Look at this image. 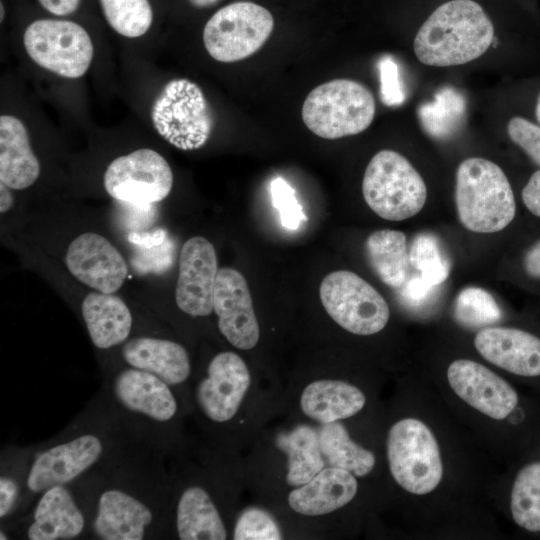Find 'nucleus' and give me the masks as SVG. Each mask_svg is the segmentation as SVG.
I'll use <instances>...</instances> for the list:
<instances>
[{"instance_id": "obj_1", "label": "nucleus", "mask_w": 540, "mask_h": 540, "mask_svg": "<svg viewBox=\"0 0 540 540\" xmlns=\"http://www.w3.org/2000/svg\"><path fill=\"white\" fill-rule=\"evenodd\" d=\"M158 452L126 435L106 460L76 485L88 535L100 540L155 539L161 525Z\"/></svg>"}, {"instance_id": "obj_2", "label": "nucleus", "mask_w": 540, "mask_h": 540, "mask_svg": "<svg viewBox=\"0 0 540 540\" xmlns=\"http://www.w3.org/2000/svg\"><path fill=\"white\" fill-rule=\"evenodd\" d=\"M126 437L108 398L93 404L67 430L27 453L21 509L46 489L78 481L102 464Z\"/></svg>"}, {"instance_id": "obj_3", "label": "nucleus", "mask_w": 540, "mask_h": 540, "mask_svg": "<svg viewBox=\"0 0 540 540\" xmlns=\"http://www.w3.org/2000/svg\"><path fill=\"white\" fill-rule=\"evenodd\" d=\"M493 39L494 26L480 4L451 0L435 9L422 24L413 48L421 63L448 67L479 58Z\"/></svg>"}, {"instance_id": "obj_4", "label": "nucleus", "mask_w": 540, "mask_h": 540, "mask_svg": "<svg viewBox=\"0 0 540 540\" xmlns=\"http://www.w3.org/2000/svg\"><path fill=\"white\" fill-rule=\"evenodd\" d=\"M106 387L105 394L124 432L159 452L162 433L178 412L172 387L130 366L117 371Z\"/></svg>"}, {"instance_id": "obj_5", "label": "nucleus", "mask_w": 540, "mask_h": 540, "mask_svg": "<svg viewBox=\"0 0 540 540\" xmlns=\"http://www.w3.org/2000/svg\"><path fill=\"white\" fill-rule=\"evenodd\" d=\"M455 202L459 220L476 233H495L514 219L516 202L509 180L494 162L467 158L456 172Z\"/></svg>"}, {"instance_id": "obj_6", "label": "nucleus", "mask_w": 540, "mask_h": 540, "mask_svg": "<svg viewBox=\"0 0 540 540\" xmlns=\"http://www.w3.org/2000/svg\"><path fill=\"white\" fill-rule=\"evenodd\" d=\"M375 100L363 84L334 79L315 87L302 106V120L315 135L338 139L366 130L375 116Z\"/></svg>"}, {"instance_id": "obj_7", "label": "nucleus", "mask_w": 540, "mask_h": 540, "mask_svg": "<svg viewBox=\"0 0 540 540\" xmlns=\"http://www.w3.org/2000/svg\"><path fill=\"white\" fill-rule=\"evenodd\" d=\"M365 202L379 217L402 221L425 205L427 188L414 166L400 153L384 149L369 161L362 181Z\"/></svg>"}, {"instance_id": "obj_8", "label": "nucleus", "mask_w": 540, "mask_h": 540, "mask_svg": "<svg viewBox=\"0 0 540 540\" xmlns=\"http://www.w3.org/2000/svg\"><path fill=\"white\" fill-rule=\"evenodd\" d=\"M151 120L163 139L184 151L205 145L214 123L203 91L185 78L173 79L162 88L151 107Z\"/></svg>"}, {"instance_id": "obj_9", "label": "nucleus", "mask_w": 540, "mask_h": 540, "mask_svg": "<svg viewBox=\"0 0 540 540\" xmlns=\"http://www.w3.org/2000/svg\"><path fill=\"white\" fill-rule=\"evenodd\" d=\"M387 457L395 481L412 494H427L441 481L443 465L438 443L418 419L405 418L390 428Z\"/></svg>"}, {"instance_id": "obj_10", "label": "nucleus", "mask_w": 540, "mask_h": 540, "mask_svg": "<svg viewBox=\"0 0 540 540\" xmlns=\"http://www.w3.org/2000/svg\"><path fill=\"white\" fill-rule=\"evenodd\" d=\"M23 45L34 63L64 78L82 77L89 69L94 47L88 32L68 20L39 19L27 26Z\"/></svg>"}, {"instance_id": "obj_11", "label": "nucleus", "mask_w": 540, "mask_h": 540, "mask_svg": "<svg viewBox=\"0 0 540 540\" xmlns=\"http://www.w3.org/2000/svg\"><path fill=\"white\" fill-rule=\"evenodd\" d=\"M274 28L272 14L253 2H235L218 10L205 24L203 43L218 62L232 63L257 52Z\"/></svg>"}, {"instance_id": "obj_12", "label": "nucleus", "mask_w": 540, "mask_h": 540, "mask_svg": "<svg viewBox=\"0 0 540 540\" xmlns=\"http://www.w3.org/2000/svg\"><path fill=\"white\" fill-rule=\"evenodd\" d=\"M319 295L328 315L353 334L372 335L388 323L390 310L385 299L351 271L338 270L326 275Z\"/></svg>"}, {"instance_id": "obj_13", "label": "nucleus", "mask_w": 540, "mask_h": 540, "mask_svg": "<svg viewBox=\"0 0 540 540\" xmlns=\"http://www.w3.org/2000/svg\"><path fill=\"white\" fill-rule=\"evenodd\" d=\"M172 185L170 165L161 154L149 148L114 159L104 174L106 192L116 200L133 205L162 201Z\"/></svg>"}, {"instance_id": "obj_14", "label": "nucleus", "mask_w": 540, "mask_h": 540, "mask_svg": "<svg viewBox=\"0 0 540 540\" xmlns=\"http://www.w3.org/2000/svg\"><path fill=\"white\" fill-rule=\"evenodd\" d=\"M89 520L84 500L75 485H56L43 491L24 521L29 540H72L88 535Z\"/></svg>"}, {"instance_id": "obj_15", "label": "nucleus", "mask_w": 540, "mask_h": 540, "mask_svg": "<svg viewBox=\"0 0 540 540\" xmlns=\"http://www.w3.org/2000/svg\"><path fill=\"white\" fill-rule=\"evenodd\" d=\"M249 385L250 374L242 358L233 352H220L211 359L206 376L196 386V403L209 420L227 422L238 411Z\"/></svg>"}, {"instance_id": "obj_16", "label": "nucleus", "mask_w": 540, "mask_h": 540, "mask_svg": "<svg viewBox=\"0 0 540 540\" xmlns=\"http://www.w3.org/2000/svg\"><path fill=\"white\" fill-rule=\"evenodd\" d=\"M213 311L218 317L219 331L230 344L242 350L257 344L259 325L247 281L239 271L229 267L218 270Z\"/></svg>"}, {"instance_id": "obj_17", "label": "nucleus", "mask_w": 540, "mask_h": 540, "mask_svg": "<svg viewBox=\"0 0 540 540\" xmlns=\"http://www.w3.org/2000/svg\"><path fill=\"white\" fill-rule=\"evenodd\" d=\"M214 246L204 237L188 239L182 246L175 290L178 308L191 316L213 311V294L218 273Z\"/></svg>"}, {"instance_id": "obj_18", "label": "nucleus", "mask_w": 540, "mask_h": 540, "mask_svg": "<svg viewBox=\"0 0 540 540\" xmlns=\"http://www.w3.org/2000/svg\"><path fill=\"white\" fill-rule=\"evenodd\" d=\"M447 378L463 401L490 418H506L518 403V395L508 382L475 361H453L448 367Z\"/></svg>"}, {"instance_id": "obj_19", "label": "nucleus", "mask_w": 540, "mask_h": 540, "mask_svg": "<svg viewBox=\"0 0 540 540\" xmlns=\"http://www.w3.org/2000/svg\"><path fill=\"white\" fill-rule=\"evenodd\" d=\"M65 263L69 272L83 284L102 293H115L128 273L119 251L103 236L87 232L68 246Z\"/></svg>"}, {"instance_id": "obj_20", "label": "nucleus", "mask_w": 540, "mask_h": 540, "mask_svg": "<svg viewBox=\"0 0 540 540\" xmlns=\"http://www.w3.org/2000/svg\"><path fill=\"white\" fill-rule=\"evenodd\" d=\"M480 355L490 363L516 375H540V339L523 330L487 327L474 339Z\"/></svg>"}, {"instance_id": "obj_21", "label": "nucleus", "mask_w": 540, "mask_h": 540, "mask_svg": "<svg viewBox=\"0 0 540 540\" xmlns=\"http://www.w3.org/2000/svg\"><path fill=\"white\" fill-rule=\"evenodd\" d=\"M121 356L128 366L151 373L171 387L184 383L191 372L186 349L168 339L132 337L123 343Z\"/></svg>"}, {"instance_id": "obj_22", "label": "nucleus", "mask_w": 540, "mask_h": 540, "mask_svg": "<svg viewBox=\"0 0 540 540\" xmlns=\"http://www.w3.org/2000/svg\"><path fill=\"white\" fill-rule=\"evenodd\" d=\"M357 487L351 472L336 467L323 468L309 482L292 490L288 503L300 514L323 515L348 504L356 495Z\"/></svg>"}, {"instance_id": "obj_23", "label": "nucleus", "mask_w": 540, "mask_h": 540, "mask_svg": "<svg viewBox=\"0 0 540 540\" xmlns=\"http://www.w3.org/2000/svg\"><path fill=\"white\" fill-rule=\"evenodd\" d=\"M40 174L28 131L12 115L0 117V182L11 189L23 190L33 185Z\"/></svg>"}, {"instance_id": "obj_24", "label": "nucleus", "mask_w": 540, "mask_h": 540, "mask_svg": "<svg viewBox=\"0 0 540 540\" xmlns=\"http://www.w3.org/2000/svg\"><path fill=\"white\" fill-rule=\"evenodd\" d=\"M81 311L95 347L109 349L128 340L133 318L120 297L112 293L92 292L84 298Z\"/></svg>"}, {"instance_id": "obj_25", "label": "nucleus", "mask_w": 540, "mask_h": 540, "mask_svg": "<svg viewBox=\"0 0 540 540\" xmlns=\"http://www.w3.org/2000/svg\"><path fill=\"white\" fill-rule=\"evenodd\" d=\"M175 529L181 540L227 538L220 512L211 495L201 486H189L180 493L175 509Z\"/></svg>"}, {"instance_id": "obj_26", "label": "nucleus", "mask_w": 540, "mask_h": 540, "mask_svg": "<svg viewBox=\"0 0 540 540\" xmlns=\"http://www.w3.org/2000/svg\"><path fill=\"white\" fill-rule=\"evenodd\" d=\"M365 404L360 389L347 382L319 380L304 389L300 405L304 414L325 424L351 417Z\"/></svg>"}, {"instance_id": "obj_27", "label": "nucleus", "mask_w": 540, "mask_h": 540, "mask_svg": "<svg viewBox=\"0 0 540 540\" xmlns=\"http://www.w3.org/2000/svg\"><path fill=\"white\" fill-rule=\"evenodd\" d=\"M276 444L288 458L286 481L289 485L301 486L324 468L318 431L313 427L302 424L288 433H280Z\"/></svg>"}, {"instance_id": "obj_28", "label": "nucleus", "mask_w": 540, "mask_h": 540, "mask_svg": "<svg viewBox=\"0 0 540 540\" xmlns=\"http://www.w3.org/2000/svg\"><path fill=\"white\" fill-rule=\"evenodd\" d=\"M365 248L379 279L399 289L408 279L410 264L405 234L397 230H377L367 237Z\"/></svg>"}, {"instance_id": "obj_29", "label": "nucleus", "mask_w": 540, "mask_h": 540, "mask_svg": "<svg viewBox=\"0 0 540 540\" xmlns=\"http://www.w3.org/2000/svg\"><path fill=\"white\" fill-rule=\"evenodd\" d=\"M318 435L321 453L330 467L347 470L358 477L373 469L374 454L353 442L338 421L322 424Z\"/></svg>"}, {"instance_id": "obj_30", "label": "nucleus", "mask_w": 540, "mask_h": 540, "mask_svg": "<svg viewBox=\"0 0 540 540\" xmlns=\"http://www.w3.org/2000/svg\"><path fill=\"white\" fill-rule=\"evenodd\" d=\"M465 113V98L452 87L440 89L432 101L422 104L418 109L423 129L437 139L453 135L462 125Z\"/></svg>"}, {"instance_id": "obj_31", "label": "nucleus", "mask_w": 540, "mask_h": 540, "mask_svg": "<svg viewBox=\"0 0 540 540\" xmlns=\"http://www.w3.org/2000/svg\"><path fill=\"white\" fill-rule=\"evenodd\" d=\"M510 508L520 527L531 532L540 531V462L525 466L517 474Z\"/></svg>"}, {"instance_id": "obj_32", "label": "nucleus", "mask_w": 540, "mask_h": 540, "mask_svg": "<svg viewBox=\"0 0 540 540\" xmlns=\"http://www.w3.org/2000/svg\"><path fill=\"white\" fill-rule=\"evenodd\" d=\"M107 23L127 38L143 36L153 22L148 0H99Z\"/></svg>"}, {"instance_id": "obj_33", "label": "nucleus", "mask_w": 540, "mask_h": 540, "mask_svg": "<svg viewBox=\"0 0 540 540\" xmlns=\"http://www.w3.org/2000/svg\"><path fill=\"white\" fill-rule=\"evenodd\" d=\"M409 262L420 275L434 285L444 282L450 273V262L437 237L422 232L412 240Z\"/></svg>"}, {"instance_id": "obj_34", "label": "nucleus", "mask_w": 540, "mask_h": 540, "mask_svg": "<svg viewBox=\"0 0 540 540\" xmlns=\"http://www.w3.org/2000/svg\"><path fill=\"white\" fill-rule=\"evenodd\" d=\"M454 316L462 326L475 329L498 322L501 310L489 292L479 287H467L455 300Z\"/></svg>"}, {"instance_id": "obj_35", "label": "nucleus", "mask_w": 540, "mask_h": 540, "mask_svg": "<svg viewBox=\"0 0 540 540\" xmlns=\"http://www.w3.org/2000/svg\"><path fill=\"white\" fill-rule=\"evenodd\" d=\"M1 463L0 519L3 522L21 509L25 489L27 452L24 451L20 455V461L15 460L13 464L11 462L10 467L3 460Z\"/></svg>"}, {"instance_id": "obj_36", "label": "nucleus", "mask_w": 540, "mask_h": 540, "mask_svg": "<svg viewBox=\"0 0 540 540\" xmlns=\"http://www.w3.org/2000/svg\"><path fill=\"white\" fill-rule=\"evenodd\" d=\"M236 540H277L281 532L273 517L259 508H249L239 516L234 529Z\"/></svg>"}, {"instance_id": "obj_37", "label": "nucleus", "mask_w": 540, "mask_h": 540, "mask_svg": "<svg viewBox=\"0 0 540 540\" xmlns=\"http://www.w3.org/2000/svg\"><path fill=\"white\" fill-rule=\"evenodd\" d=\"M272 202L280 212V218L284 227L297 229L305 219L302 207L299 205L294 190L282 178H276L270 185Z\"/></svg>"}, {"instance_id": "obj_38", "label": "nucleus", "mask_w": 540, "mask_h": 540, "mask_svg": "<svg viewBox=\"0 0 540 540\" xmlns=\"http://www.w3.org/2000/svg\"><path fill=\"white\" fill-rule=\"evenodd\" d=\"M507 133L512 142L540 166V126L523 117L515 116L508 122Z\"/></svg>"}, {"instance_id": "obj_39", "label": "nucleus", "mask_w": 540, "mask_h": 540, "mask_svg": "<svg viewBox=\"0 0 540 540\" xmlns=\"http://www.w3.org/2000/svg\"><path fill=\"white\" fill-rule=\"evenodd\" d=\"M380 93L384 104L398 106L405 101L399 68L391 57H384L379 62Z\"/></svg>"}, {"instance_id": "obj_40", "label": "nucleus", "mask_w": 540, "mask_h": 540, "mask_svg": "<svg viewBox=\"0 0 540 540\" xmlns=\"http://www.w3.org/2000/svg\"><path fill=\"white\" fill-rule=\"evenodd\" d=\"M440 285H434L420 274L410 277L400 287L401 301L413 310H421L434 300Z\"/></svg>"}, {"instance_id": "obj_41", "label": "nucleus", "mask_w": 540, "mask_h": 540, "mask_svg": "<svg viewBox=\"0 0 540 540\" xmlns=\"http://www.w3.org/2000/svg\"><path fill=\"white\" fill-rule=\"evenodd\" d=\"M522 201L533 215L540 218V169L530 176L524 186Z\"/></svg>"}, {"instance_id": "obj_42", "label": "nucleus", "mask_w": 540, "mask_h": 540, "mask_svg": "<svg viewBox=\"0 0 540 540\" xmlns=\"http://www.w3.org/2000/svg\"><path fill=\"white\" fill-rule=\"evenodd\" d=\"M38 2L56 16H67L78 9L81 0H38Z\"/></svg>"}, {"instance_id": "obj_43", "label": "nucleus", "mask_w": 540, "mask_h": 540, "mask_svg": "<svg viewBox=\"0 0 540 540\" xmlns=\"http://www.w3.org/2000/svg\"><path fill=\"white\" fill-rule=\"evenodd\" d=\"M523 265L529 276L540 279V240L528 249Z\"/></svg>"}, {"instance_id": "obj_44", "label": "nucleus", "mask_w": 540, "mask_h": 540, "mask_svg": "<svg viewBox=\"0 0 540 540\" xmlns=\"http://www.w3.org/2000/svg\"><path fill=\"white\" fill-rule=\"evenodd\" d=\"M9 188L4 183L0 182V212H7L13 205V196Z\"/></svg>"}, {"instance_id": "obj_45", "label": "nucleus", "mask_w": 540, "mask_h": 540, "mask_svg": "<svg viewBox=\"0 0 540 540\" xmlns=\"http://www.w3.org/2000/svg\"><path fill=\"white\" fill-rule=\"evenodd\" d=\"M193 6L204 8L214 5L218 0H188Z\"/></svg>"}, {"instance_id": "obj_46", "label": "nucleus", "mask_w": 540, "mask_h": 540, "mask_svg": "<svg viewBox=\"0 0 540 540\" xmlns=\"http://www.w3.org/2000/svg\"><path fill=\"white\" fill-rule=\"evenodd\" d=\"M535 114L538 122L540 123V94L537 99L536 108H535Z\"/></svg>"}, {"instance_id": "obj_47", "label": "nucleus", "mask_w": 540, "mask_h": 540, "mask_svg": "<svg viewBox=\"0 0 540 540\" xmlns=\"http://www.w3.org/2000/svg\"><path fill=\"white\" fill-rule=\"evenodd\" d=\"M0 8H1V11H0V14H1V21H3L4 19V14H5V10H4V7H3V3L1 2V5H0Z\"/></svg>"}]
</instances>
